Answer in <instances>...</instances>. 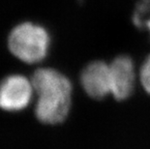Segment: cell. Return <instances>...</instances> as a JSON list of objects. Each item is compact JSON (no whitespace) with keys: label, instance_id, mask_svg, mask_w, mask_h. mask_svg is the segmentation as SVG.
I'll use <instances>...</instances> for the list:
<instances>
[{"label":"cell","instance_id":"obj_5","mask_svg":"<svg viewBox=\"0 0 150 149\" xmlns=\"http://www.w3.org/2000/svg\"><path fill=\"white\" fill-rule=\"evenodd\" d=\"M81 85L84 91L94 99H102L111 93L110 64L95 61L88 64L81 73Z\"/></svg>","mask_w":150,"mask_h":149},{"label":"cell","instance_id":"obj_8","mask_svg":"<svg viewBox=\"0 0 150 149\" xmlns=\"http://www.w3.org/2000/svg\"><path fill=\"white\" fill-rule=\"evenodd\" d=\"M144 28H147V29L150 31V21H149V23H146V25H145V27H144Z\"/></svg>","mask_w":150,"mask_h":149},{"label":"cell","instance_id":"obj_1","mask_svg":"<svg viewBox=\"0 0 150 149\" xmlns=\"http://www.w3.org/2000/svg\"><path fill=\"white\" fill-rule=\"evenodd\" d=\"M34 91L38 95L36 116L47 124H57L68 115L71 105L72 85L56 70L38 69L32 77Z\"/></svg>","mask_w":150,"mask_h":149},{"label":"cell","instance_id":"obj_4","mask_svg":"<svg viewBox=\"0 0 150 149\" xmlns=\"http://www.w3.org/2000/svg\"><path fill=\"white\" fill-rule=\"evenodd\" d=\"M111 93L116 100H125L132 94L136 81L135 67L128 56H118L110 64Z\"/></svg>","mask_w":150,"mask_h":149},{"label":"cell","instance_id":"obj_2","mask_svg":"<svg viewBox=\"0 0 150 149\" xmlns=\"http://www.w3.org/2000/svg\"><path fill=\"white\" fill-rule=\"evenodd\" d=\"M8 44L16 57L26 63H36L46 56L50 37L42 26L25 23L12 30Z\"/></svg>","mask_w":150,"mask_h":149},{"label":"cell","instance_id":"obj_7","mask_svg":"<svg viewBox=\"0 0 150 149\" xmlns=\"http://www.w3.org/2000/svg\"><path fill=\"white\" fill-rule=\"evenodd\" d=\"M139 77L143 88L148 94H150V55L146 58L142 69H140Z\"/></svg>","mask_w":150,"mask_h":149},{"label":"cell","instance_id":"obj_6","mask_svg":"<svg viewBox=\"0 0 150 149\" xmlns=\"http://www.w3.org/2000/svg\"><path fill=\"white\" fill-rule=\"evenodd\" d=\"M133 21L138 27H145L150 21V0H139L133 14Z\"/></svg>","mask_w":150,"mask_h":149},{"label":"cell","instance_id":"obj_3","mask_svg":"<svg viewBox=\"0 0 150 149\" xmlns=\"http://www.w3.org/2000/svg\"><path fill=\"white\" fill-rule=\"evenodd\" d=\"M34 88L32 81L20 75H13L0 83V107L20 110L29 104Z\"/></svg>","mask_w":150,"mask_h":149}]
</instances>
